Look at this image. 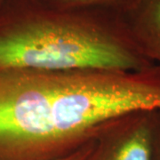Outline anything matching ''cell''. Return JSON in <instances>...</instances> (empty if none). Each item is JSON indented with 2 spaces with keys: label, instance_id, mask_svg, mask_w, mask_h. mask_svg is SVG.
<instances>
[{
  "label": "cell",
  "instance_id": "obj_1",
  "mask_svg": "<svg viewBox=\"0 0 160 160\" xmlns=\"http://www.w3.org/2000/svg\"><path fill=\"white\" fill-rule=\"evenodd\" d=\"M160 109V68L50 71L0 67V160H56L109 120Z\"/></svg>",
  "mask_w": 160,
  "mask_h": 160
},
{
  "label": "cell",
  "instance_id": "obj_2",
  "mask_svg": "<svg viewBox=\"0 0 160 160\" xmlns=\"http://www.w3.org/2000/svg\"><path fill=\"white\" fill-rule=\"evenodd\" d=\"M152 66L115 12L52 9L32 0L0 7V67L130 72Z\"/></svg>",
  "mask_w": 160,
  "mask_h": 160
},
{
  "label": "cell",
  "instance_id": "obj_3",
  "mask_svg": "<svg viewBox=\"0 0 160 160\" xmlns=\"http://www.w3.org/2000/svg\"><path fill=\"white\" fill-rule=\"evenodd\" d=\"M152 111H133L109 120L94 139L87 160H155Z\"/></svg>",
  "mask_w": 160,
  "mask_h": 160
},
{
  "label": "cell",
  "instance_id": "obj_4",
  "mask_svg": "<svg viewBox=\"0 0 160 160\" xmlns=\"http://www.w3.org/2000/svg\"><path fill=\"white\" fill-rule=\"evenodd\" d=\"M120 16L138 50L160 68V0H137Z\"/></svg>",
  "mask_w": 160,
  "mask_h": 160
},
{
  "label": "cell",
  "instance_id": "obj_5",
  "mask_svg": "<svg viewBox=\"0 0 160 160\" xmlns=\"http://www.w3.org/2000/svg\"><path fill=\"white\" fill-rule=\"evenodd\" d=\"M38 5L52 9H104L122 14L137 0H32Z\"/></svg>",
  "mask_w": 160,
  "mask_h": 160
},
{
  "label": "cell",
  "instance_id": "obj_6",
  "mask_svg": "<svg viewBox=\"0 0 160 160\" xmlns=\"http://www.w3.org/2000/svg\"><path fill=\"white\" fill-rule=\"evenodd\" d=\"M151 140L155 160H160V109L152 111Z\"/></svg>",
  "mask_w": 160,
  "mask_h": 160
},
{
  "label": "cell",
  "instance_id": "obj_7",
  "mask_svg": "<svg viewBox=\"0 0 160 160\" xmlns=\"http://www.w3.org/2000/svg\"><path fill=\"white\" fill-rule=\"evenodd\" d=\"M93 142H94V140L90 142L89 143H87L86 145L80 148L79 149L76 150L73 153L56 160H87V158H89V156L91 154L92 150Z\"/></svg>",
  "mask_w": 160,
  "mask_h": 160
},
{
  "label": "cell",
  "instance_id": "obj_8",
  "mask_svg": "<svg viewBox=\"0 0 160 160\" xmlns=\"http://www.w3.org/2000/svg\"><path fill=\"white\" fill-rule=\"evenodd\" d=\"M6 1H7V0H0V7L3 6V5L6 3Z\"/></svg>",
  "mask_w": 160,
  "mask_h": 160
}]
</instances>
